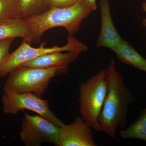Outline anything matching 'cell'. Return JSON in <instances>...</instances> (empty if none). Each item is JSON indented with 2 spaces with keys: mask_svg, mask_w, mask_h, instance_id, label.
<instances>
[{
  "mask_svg": "<svg viewBox=\"0 0 146 146\" xmlns=\"http://www.w3.org/2000/svg\"><path fill=\"white\" fill-rule=\"evenodd\" d=\"M106 72L108 88L98 122L100 131L114 138L118 129L126 124L129 106L135 100L116 69L115 60H111Z\"/></svg>",
  "mask_w": 146,
  "mask_h": 146,
  "instance_id": "cell-1",
  "label": "cell"
},
{
  "mask_svg": "<svg viewBox=\"0 0 146 146\" xmlns=\"http://www.w3.org/2000/svg\"><path fill=\"white\" fill-rule=\"evenodd\" d=\"M94 11L89 5L78 1L72 6L51 8L25 20L31 29L33 43H36L39 42L45 32L53 28H64L68 35H74L79 30L84 20Z\"/></svg>",
  "mask_w": 146,
  "mask_h": 146,
  "instance_id": "cell-2",
  "label": "cell"
},
{
  "mask_svg": "<svg viewBox=\"0 0 146 146\" xmlns=\"http://www.w3.org/2000/svg\"><path fill=\"white\" fill-rule=\"evenodd\" d=\"M80 113L91 128L100 131L98 118L102 108L108 85L106 70L79 83Z\"/></svg>",
  "mask_w": 146,
  "mask_h": 146,
  "instance_id": "cell-3",
  "label": "cell"
},
{
  "mask_svg": "<svg viewBox=\"0 0 146 146\" xmlns=\"http://www.w3.org/2000/svg\"><path fill=\"white\" fill-rule=\"evenodd\" d=\"M67 69L38 68L20 66L9 73L4 86V91L31 93L41 98L51 79Z\"/></svg>",
  "mask_w": 146,
  "mask_h": 146,
  "instance_id": "cell-4",
  "label": "cell"
},
{
  "mask_svg": "<svg viewBox=\"0 0 146 146\" xmlns=\"http://www.w3.org/2000/svg\"><path fill=\"white\" fill-rule=\"evenodd\" d=\"M45 43H42L38 48H33L27 42L23 41L21 44L13 52L9 55L4 65L0 72V78L3 77L27 61L50 53L55 52H68L88 50L87 45L83 44L73 35H68L67 43L63 46H54L51 48H45Z\"/></svg>",
  "mask_w": 146,
  "mask_h": 146,
  "instance_id": "cell-5",
  "label": "cell"
},
{
  "mask_svg": "<svg viewBox=\"0 0 146 146\" xmlns=\"http://www.w3.org/2000/svg\"><path fill=\"white\" fill-rule=\"evenodd\" d=\"M2 101L5 114L15 115L21 110H28L37 113L58 127L64 124L51 111L48 105L49 101L42 99L33 93L4 91Z\"/></svg>",
  "mask_w": 146,
  "mask_h": 146,
  "instance_id": "cell-6",
  "label": "cell"
},
{
  "mask_svg": "<svg viewBox=\"0 0 146 146\" xmlns=\"http://www.w3.org/2000/svg\"><path fill=\"white\" fill-rule=\"evenodd\" d=\"M24 114L19 136L25 146H39L45 143L57 145L60 127L40 115Z\"/></svg>",
  "mask_w": 146,
  "mask_h": 146,
  "instance_id": "cell-7",
  "label": "cell"
},
{
  "mask_svg": "<svg viewBox=\"0 0 146 146\" xmlns=\"http://www.w3.org/2000/svg\"><path fill=\"white\" fill-rule=\"evenodd\" d=\"M91 127L81 117L59 128L58 146H96Z\"/></svg>",
  "mask_w": 146,
  "mask_h": 146,
  "instance_id": "cell-8",
  "label": "cell"
},
{
  "mask_svg": "<svg viewBox=\"0 0 146 146\" xmlns=\"http://www.w3.org/2000/svg\"><path fill=\"white\" fill-rule=\"evenodd\" d=\"M100 32L96 45L98 47H105L113 51L123 39L112 21L109 0H100Z\"/></svg>",
  "mask_w": 146,
  "mask_h": 146,
  "instance_id": "cell-9",
  "label": "cell"
},
{
  "mask_svg": "<svg viewBox=\"0 0 146 146\" xmlns=\"http://www.w3.org/2000/svg\"><path fill=\"white\" fill-rule=\"evenodd\" d=\"M62 52H55L46 54L25 62L21 66L38 68H60L68 69V65L74 62L82 52L74 50L65 53Z\"/></svg>",
  "mask_w": 146,
  "mask_h": 146,
  "instance_id": "cell-10",
  "label": "cell"
},
{
  "mask_svg": "<svg viewBox=\"0 0 146 146\" xmlns=\"http://www.w3.org/2000/svg\"><path fill=\"white\" fill-rule=\"evenodd\" d=\"M16 37L29 44L33 43L31 29L26 20L20 18L0 24V41Z\"/></svg>",
  "mask_w": 146,
  "mask_h": 146,
  "instance_id": "cell-11",
  "label": "cell"
},
{
  "mask_svg": "<svg viewBox=\"0 0 146 146\" xmlns=\"http://www.w3.org/2000/svg\"><path fill=\"white\" fill-rule=\"evenodd\" d=\"M113 51L122 63L146 72V59L128 42L123 39Z\"/></svg>",
  "mask_w": 146,
  "mask_h": 146,
  "instance_id": "cell-12",
  "label": "cell"
},
{
  "mask_svg": "<svg viewBox=\"0 0 146 146\" xmlns=\"http://www.w3.org/2000/svg\"><path fill=\"white\" fill-rule=\"evenodd\" d=\"M21 18L27 19L51 9L49 0H18Z\"/></svg>",
  "mask_w": 146,
  "mask_h": 146,
  "instance_id": "cell-13",
  "label": "cell"
},
{
  "mask_svg": "<svg viewBox=\"0 0 146 146\" xmlns=\"http://www.w3.org/2000/svg\"><path fill=\"white\" fill-rule=\"evenodd\" d=\"M119 135L122 139H140L146 142V108L134 122L120 131Z\"/></svg>",
  "mask_w": 146,
  "mask_h": 146,
  "instance_id": "cell-14",
  "label": "cell"
},
{
  "mask_svg": "<svg viewBox=\"0 0 146 146\" xmlns=\"http://www.w3.org/2000/svg\"><path fill=\"white\" fill-rule=\"evenodd\" d=\"M20 18L18 0H0V24Z\"/></svg>",
  "mask_w": 146,
  "mask_h": 146,
  "instance_id": "cell-15",
  "label": "cell"
},
{
  "mask_svg": "<svg viewBox=\"0 0 146 146\" xmlns=\"http://www.w3.org/2000/svg\"><path fill=\"white\" fill-rule=\"evenodd\" d=\"M14 38L0 41V72L4 65L9 53V49Z\"/></svg>",
  "mask_w": 146,
  "mask_h": 146,
  "instance_id": "cell-16",
  "label": "cell"
},
{
  "mask_svg": "<svg viewBox=\"0 0 146 146\" xmlns=\"http://www.w3.org/2000/svg\"><path fill=\"white\" fill-rule=\"evenodd\" d=\"M49 1L51 8H64L74 5L78 0H49Z\"/></svg>",
  "mask_w": 146,
  "mask_h": 146,
  "instance_id": "cell-17",
  "label": "cell"
},
{
  "mask_svg": "<svg viewBox=\"0 0 146 146\" xmlns=\"http://www.w3.org/2000/svg\"><path fill=\"white\" fill-rule=\"evenodd\" d=\"M78 1L82 2L91 7L94 11L97 8L96 0H78Z\"/></svg>",
  "mask_w": 146,
  "mask_h": 146,
  "instance_id": "cell-18",
  "label": "cell"
},
{
  "mask_svg": "<svg viewBox=\"0 0 146 146\" xmlns=\"http://www.w3.org/2000/svg\"><path fill=\"white\" fill-rule=\"evenodd\" d=\"M142 7L145 13H146V0L142 4ZM142 25L143 26L146 28V16L145 18H144L142 21Z\"/></svg>",
  "mask_w": 146,
  "mask_h": 146,
  "instance_id": "cell-19",
  "label": "cell"
}]
</instances>
